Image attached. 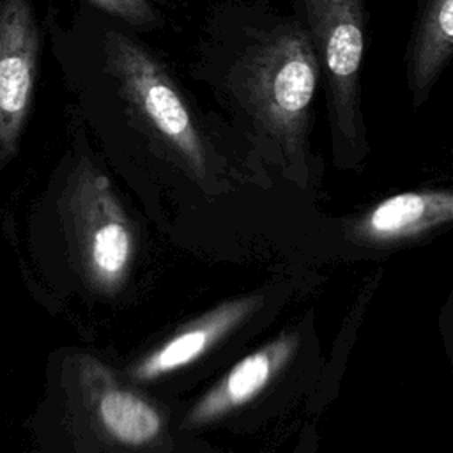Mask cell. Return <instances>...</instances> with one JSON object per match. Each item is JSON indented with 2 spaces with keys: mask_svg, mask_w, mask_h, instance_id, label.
<instances>
[{
  "mask_svg": "<svg viewBox=\"0 0 453 453\" xmlns=\"http://www.w3.org/2000/svg\"><path fill=\"white\" fill-rule=\"evenodd\" d=\"M39 53L32 0H0V170L19 149L34 103Z\"/></svg>",
  "mask_w": 453,
  "mask_h": 453,
  "instance_id": "obj_5",
  "label": "cell"
},
{
  "mask_svg": "<svg viewBox=\"0 0 453 453\" xmlns=\"http://www.w3.org/2000/svg\"><path fill=\"white\" fill-rule=\"evenodd\" d=\"M65 209L87 276L101 288L124 278L133 239L108 179L88 161H80L65 189Z\"/></svg>",
  "mask_w": 453,
  "mask_h": 453,
  "instance_id": "obj_3",
  "label": "cell"
},
{
  "mask_svg": "<svg viewBox=\"0 0 453 453\" xmlns=\"http://www.w3.org/2000/svg\"><path fill=\"white\" fill-rule=\"evenodd\" d=\"M311 41L329 87L334 133L352 140L359 126V69L365 50L361 0H304Z\"/></svg>",
  "mask_w": 453,
  "mask_h": 453,
  "instance_id": "obj_4",
  "label": "cell"
},
{
  "mask_svg": "<svg viewBox=\"0 0 453 453\" xmlns=\"http://www.w3.org/2000/svg\"><path fill=\"white\" fill-rule=\"evenodd\" d=\"M251 308L253 299H241L212 310L205 317L198 319V322L191 324L184 331H179L159 349L143 357L133 368V377L136 380H152L191 365L202 357L223 334H226V331H230Z\"/></svg>",
  "mask_w": 453,
  "mask_h": 453,
  "instance_id": "obj_7",
  "label": "cell"
},
{
  "mask_svg": "<svg viewBox=\"0 0 453 453\" xmlns=\"http://www.w3.org/2000/svg\"><path fill=\"white\" fill-rule=\"evenodd\" d=\"M319 57L303 27L285 25L248 50L237 88L257 126L296 152L304 138L317 88Z\"/></svg>",
  "mask_w": 453,
  "mask_h": 453,
  "instance_id": "obj_1",
  "label": "cell"
},
{
  "mask_svg": "<svg viewBox=\"0 0 453 453\" xmlns=\"http://www.w3.org/2000/svg\"><path fill=\"white\" fill-rule=\"evenodd\" d=\"M104 55L108 71L133 115L193 172H202L205 168L202 134L179 88L157 60L119 32L106 34Z\"/></svg>",
  "mask_w": 453,
  "mask_h": 453,
  "instance_id": "obj_2",
  "label": "cell"
},
{
  "mask_svg": "<svg viewBox=\"0 0 453 453\" xmlns=\"http://www.w3.org/2000/svg\"><path fill=\"white\" fill-rule=\"evenodd\" d=\"M451 216L449 191H405L379 202L359 226L370 241H400L448 223Z\"/></svg>",
  "mask_w": 453,
  "mask_h": 453,
  "instance_id": "obj_8",
  "label": "cell"
},
{
  "mask_svg": "<svg viewBox=\"0 0 453 453\" xmlns=\"http://www.w3.org/2000/svg\"><path fill=\"white\" fill-rule=\"evenodd\" d=\"M453 51V0H423L407 53L414 104L426 99Z\"/></svg>",
  "mask_w": 453,
  "mask_h": 453,
  "instance_id": "obj_9",
  "label": "cell"
},
{
  "mask_svg": "<svg viewBox=\"0 0 453 453\" xmlns=\"http://www.w3.org/2000/svg\"><path fill=\"white\" fill-rule=\"evenodd\" d=\"M96 412L103 428L124 444L150 442L161 430L159 412L138 395L117 386L97 395Z\"/></svg>",
  "mask_w": 453,
  "mask_h": 453,
  "instance_id": "obj_10",
  "label": "cell"
},
{
  "mask_svg": "<svg viewBox=\"0 0 453 453\" xmlns=\"http://www.w3.org/2000/svg\"><path fill=\"white\" fill-rule=\"evenodd\" d=\"M296 338L283 334L260 350L242 357L232 370L191 409L189 425H203L255 398L292 356Z\"/></svg>",
  "mask_w": 453,
  "mask_h": 453,
  "instance_id": "obj_6",
  "label": "cell"
},
{
  "mask_svg": "<svg viewBox=\"0 0 453 453\" xmlns=\"http://www.w3.org/2000/svg\"><path fill=\"white\" fill-rule=\"evenodd\" d=\"M94 7L136 27H152L157 14L149 0H87Z\"/></svg>",
  "mask_w": 453,
  "mask_h": 453,
  "instance_id": "obj_11",
  "label": "cell"
}]
</instances>
